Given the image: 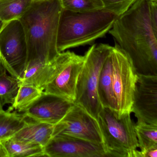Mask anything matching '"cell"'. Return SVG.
Returning <instances> with one entry per match:
<instances>
[{
    "label": "cell",
    "mask_w": 157,
    "mask_h": 157,
    "mask_svg": "<svg viewBox=\"0 0 157 157\" xmlns=\"http://www.w3.org/2000/svg\"><path fill=\"white\" fill-rule=\"evenodd\" d=\"M62 10L59 0L33 1L19 18L28 48L23 84L43 90L58 72L57 40Z\"/></svg>",
    "instance_id": "obj_1"
},
{
    "label": "cell",
    "mask_w": 157,
    "mask_h": 157,
    "mask_svg": "<svg viewBox=\"0 0 157 157\" xmlns=\"http://www.w3.org/2000/svg\"><path fill=\"white\" fill-rule=\"evenodd\" d=\"M130 59L137 74L157 76V32L148 0H137L116 19L108 32Z\"/></svg>",
    "instance_id": "obj_2"
},
{
    "label": "cell",
    "mask_w": 157,
    "mask_h": 157,
    "mask_svg": "<svg viewBox=\"0 0 157 157\" xmlns=\"http://www.w3.org/2000/svg\"><path fill=\"white\" fill-rule=\"evenodd\" d=\"M117 17L103 10L80 13L62 9L57 40L59 52L92 44L104 37Z\"/></svg>",
    "instance_id": "obj_3"
},
{
    "label": "cell",
    "mask_w": 157,
    "mask_h": 157,
    "mask_svg": "<svg viewBox=\"0 0 157 157\" xmlns=\"http://www.w3.org/2000/svg\"><path fill=\"white\" fill-rule=\"evenodd\" d=\"M131 113L103 107L99 113L97 121L108 157H135L139 144Z\"/></svg>",
    "instance_id": "obj_4"
},
{
    "label": "cell",
    "mask_w": 157,
    "mask_h": 157,
    "mask_svg": "<svg viewBox=\"0 0 157 157\" xmlns=\"http://www.w3.org/2000/svg\"><path fill=\"white\" fill-rule=\"evenodd\" d=\"M112 48L104 44L92 45L84 55V63L77 82L74 103L85 109L96 120L102 108L97 93L99 77Z\"/></svg>",
    "instance_id": "obj_5"
},
{
    "label": "cell",
    "mask_w": 157,
    "mask_h": 157,
    "mask_svg": "<svg viewBox=\"0 0 157 157\" xmlns=\"http://www.w3.org/2000/svg\"><path fill=\"white\" fill-rule=\"evenodd\" d=\"M28 48L23 27L19 19L6 23L0 32V62L13 77L22 79Z\"/></svg>",
    "instance_id": "obj_6"
},
{
    "label": "cell",
    "mask_w": 157,
    "mask_h": 157,
    "mask_svg": "<svg viewBox=\"0 0 157 157\" xmlns=\"http://www.w3.org/2000/svg\"><path fill=\"white\" fill-rule=\"evenodd\" d=\"M112 79L116 111L130 112L138 74L129 58L115 43L110 52Z\"/></svg>",
    "instance_id": "obj_7"
},
{
    "label": "cell",
    "mask_w": 157,
    "mask_h": 157,
    "mask_svg": "<svg viewBox=\"0 0 157 157\" xmlns=\"http://www.w3.org/2000/svg\"><path fill=\"white\" fill-rule=\"evenodd\" d=\"M59 134L103 145L97 120L85 109L75 103L63 119L55 125L53 136Z\"/></svg>",
    "instance_id": "obj_8"
},
{
    "label": "cell",
    "mask_w": 157,
    "mask_h": 157,
    "mask_svg": "<svg viewBox=\"0 0 157 157\" xmlns=\"http://www.w3.org/2000/svg\"><path fill=\"white\" fill-rule=\"evenodd\" d=\"M44 152L49 157H108L102 144L62 134L51 138L44 147Z\"/></svg>",
    "instance_id": "obj_9"
},
{
    "label": "cell",
    "mask_w": 157,
    "mask_h": 157,
    "mask_svg": "<svg viewBox=\"0 0 157 157\" xmlns=\"http://www.w3.org/2000/svg\"><path fill=\"white\" fill-rule=\"evenodd\" d=\"M130 112L137 122L157 124V76L138 74Z\"/></svg>",
    "instance_id": "obj_10"
},
{
    "label": "cell",
    "mask_w": 157,
    "mask_h": 157,
    "mask_svg": "<svg viewBox=\"0 0 157 157\" xmlns=\"http://www.w3.org/2000/svg\"><path fill=\"white\" fill-rule=\"evenodd\" d=\"M74 104L72 101L44 91L24 114L36 121L56 125L63 119Z\"/></svg>",
    "instance_id": "obj_11"
},
{
    "label": "cell",
    "mask_w": 157,
    "mask_h": 157,
    "mask_svg": "<svg viewBox=\"0 0 157 157\" xmlns=\"http://www.w3.org/2000/svg\"><path fill=\"white\" fill-rule=\"evenodd\" d=\"M84 62V56L73 52L70 58L56 76L46 86L44 91L74 102L79 75Z\"/></svg>",
    "instance_id": "obj_12"
},
{
    "label": "cell",
    "mask_w": 157,
    "mask_h": 157,
    "mask_svg": "<svg viewBox=\"0 0 157 157\" xmlns=\"http://www.w3.org/2000/svg\"><path fill=\"white\" fill-rule=\"evenodd\" d=\"M25 116V125L12 137L44 148L53 136L55 125L36 121Z\"/></svg>",
    "instance_id": "obj_13"
},
{
    "label": "cell",
    "mask_w": 157,
    "mask_h": 157,
    "mask_svg": "<svg viewBox=\"0 0 157 157\" xmlns=\"http://www.w3.org/2000/svg\"><path fill=\"white\" fill-rule=\"evenodd\" d=\"M97 93L102 107L111 108L116 111L113 90L112 58L110 52L105 58L101 70L98 81Z\"/></svg>",
    "instance_id": "obj_14"
},
{
    "label": "cell",
    "mask_w": 157,
    "mask_h": 157,
    "mask_svg": "<svg viewBox=\"0 0 157 157\" xmlns=\"http://www.w3.org/2000/svg\"><path fill=\"white\" fill-rule=\"evenodd\" d=\"M8 157H45L40 145L19 140L13 137L1 140Z\"/></svg>",
    "instance_id": "obj_15"
},
{
    "label": "cell",
    "mask_w": 157,
    "mask_h": 157,
    "mask_svg": "<svg viewBox=\"0 0 157 157\" xmlns=\"http://www.w3.org/2000/svg\"><path fill=\"white\" fill-rule=\"evenodd\" d=\"M25 124L24 114L0 109V141L12 137Z\"/></svg>",
    "instance_id": "obj_16"
},
{
    "label": "cell",
    "mask_w": 157,
    "mask_h": 157,
    "mask_svg": "<svg viewBox=\"0 0 157 157\" xmlns=\"http://www.w3.org/2000/svg\"><path fill=\"white\" fill-rule=\"evenodd\" d=\"M20 87V80L7 75L6 68L0 62V109L7 104L13 103Z\"/></svg>",
    "instance_id": "obj_17"
},
{
    "label": "cell",
    "mask_w": 157,
    "mask_h": 157,
    "mask_svg": "<svg viewBox=\"0 0 157 157\" xmlns=\"http://www.w3.org/2000/svg\"><path fill=\"white\" fill-rule=\"evenodd\" d=\"M44 91L30 85H21L14 102L8 111L13 109L18 112H25L41 95Z\"/></svg>",
    "instance_id": "obj_18"
},
{
    "label": "cell",
    "mask_w": 157,
    "mask_h": 157,
    "mask_svg": "<svg viewBox=\"0 0 157 157\" xmlns=\"http://www.w3.org/2000/svg\"><path fill=\"white\" fill-rule=\"evenodd\" d=\"M33 0H0V20L7 23L19 19L31 6Z\"/></svg>",
    "instance_id": "obj_19"
},
{
    "label": "cell",
    "mask_w": 157,
    "mask_h": 157,
    "mask_svg": "<svg viewBox=\"0 0 157 157\" xmlns=\"http://www.w3.org/2000/svg\"><path fill=\"white\" fill-rule=\"evenodd\" d=\"M135 131L140 151L157 146V124L137 122Z\"/></svg>",
    "instance_id": "obj_20"
},
{
    "label": "cell",
    "mask_w": 157,
    "mask_h": 157,
    "mask_svg": "<svg viewBox=\"0 0 157 157\" xmlns=\"http://www.w3.org/2000/svg\"><path fill=\"white\" fill-rule=\"evenodd\" d=\"M63 10L74 12H87L103 10L100 0H59Z\"/></svg>",
    "instance_id": "obj_21"
},
{
    "label": "cell",
    "mask_w": 157,
    "mask_h": 157,
    "mask_svg": "<svg viewBox=\"0 0 157 157\" xmlns=\"http://www.w3.org/2000/svg\"><path fill=\"white\" fill-rule=\"evenodd\" d=\"M102 3L103 10L119 16L124 13L137 0H100Z\"/></svg>",
    "instance_id": "obj_22"
},
{
    "label": "cell",
    "mask_w": 157,
    "mask_h": 157,
    "mask_svg": "<svg viewBox=\"0 0 157 157\" xmlns=\"http://www.w3.org/2000/svg\"><path fill=\"white\" fill-rule=\"evenodd\" d=\"M148 2L152 27L157 32V0H148Z\"/></svg>",
    "instance_id": "obj_23"
},
{
    "label": "cell",
    "mask_w": 157,
    "mask_h": 157,
    "mask_svg": "<svg viewBox=\"0 0 157 157\" xmlns=\"http://www.w3.org/2000/svg\"><path fill=\"white\" fill-rule=\"evenodd\" d=\"M135 157H157V146L143 151L137 150Z\"/></svg>",
    "instance_id": "obj_24"
},
{
    "label": "cell",
    "mask_w": 157,
    "mask_h": 157,
    "mask_svg": "<svg viewBox=\"0 0 157 157\" xmlns=\"http://www.w3.org/2000/svg\"><path fill=\"white\" fill-rule=\"evenodd\" d=\"M0 157H8L7 152L1 142H0Z\"/></svg>",
    "instance_id": "obj_25"
},
{
    "label": "cell",
    "mask_w": 157,
    "mask_h": 157,
    "mask_svg": "<svg viewBox=\"0 0 157 157\" xmlns=\"http://www.w3.org/2000/svg\"><path fill=\"white\" fill-rule=\"evenodd\" d=\"M6 23L3 22L2 21L0 20V32L1 31L2 29L3 28V26H4V25Z\"/></svg>",
    "instance_id": "obj_26"
},
{
    "label": "cell",
    "mask_w": 157,
    "mask_h": 157,
    "mask_svg": "<svg viewBox=\"0 0 157 157\" xmlns=\"http://www.w3.org/2000/svg\"><path fill=\"white\" fill-rule=\"evenodd\" d=\"M33 1H46V0H33Z\"/></svg>",
    "instance_id": "obj_27"
}]
</instances>
